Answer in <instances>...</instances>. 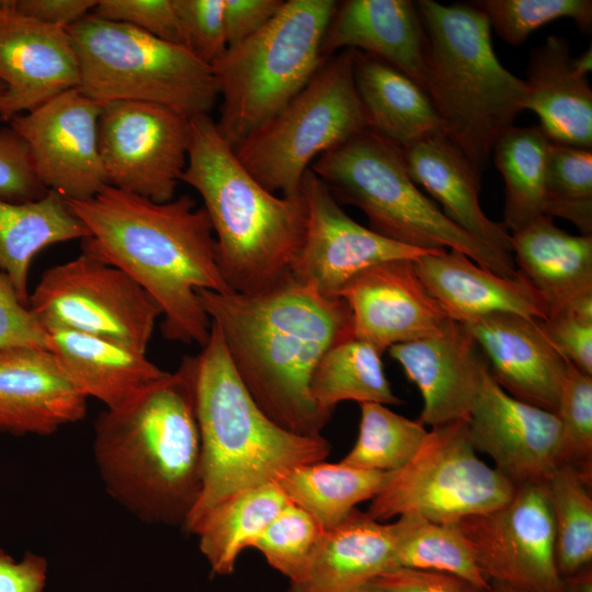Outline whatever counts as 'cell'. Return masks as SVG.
Listing matches in <instances>:
<instances>
[{
	"label": "cell",
	"mask_w": 592,
	"mask_h": 592,
	"mask_svg": "<svg viewBox=\"0 0 592 592\" xmlns=\"http://www.w3.org/2000/svg\"><path fill=\"white\" fill-rule=\"evenodd\" d=\"M231 364L260 409L281 428L321 435L331 415L310 392L321 356L353 335L350 309L292 277L259 294L197 291Z\"/></svg>",
	"instance_id": "6da1fadb"
},
{
	"label": "cell",
	"mask_w": 592,
	"mask_h": 592,
	"mask_svg": "<svg viewBox=\"0 0 592 592\" xmlns=\"http://www.w3.org/2000/svg\"><path fill=\"white\" fill-rule=\"evenodd\" d=\"M65 201L89 230L82 252L122 270L156 301L164 339L203 346L212 322L197 291L232 292L204 207L187 195L157 203L111 185Z\"/></svg>",
	"instance_id": "7a4b0ae2"
},
{
	"label": "cell",
	"mask_w": 592,
	"mask_h": 592,
	"mask_svg": "<svg viewBox=\"0 0 592 592\" xmlns=\"http://www.w3.org/2000/svg\"><path fill=\"white\" fill-rule=\"evenodd\" d=\"M92 452L109 496L140 521L184 527L203 485L194 355L95 420Z\"/></svg>",
	"instance_id": "3957f363"
},
{
	"label": "cell",
	"mask_w": 592,
	"mask_h": 592,
	"mask_svg": "<svg viewBox=\"0 0 592 592\" xmlns=\"http://www.w3.org/2000/svg\"><path fill=\"white\" fill-rule=\"evenodd\" d=\"M181 181L202 197L228 287L259 294L291 277L306 227L303 195L277 196L237 158L209 115L190 118L187 162Z\"/></svg>",
	"instance_id": "277c9868"
},
{
	"label": "cell",
	"mask_w": 592,
	"mask_h": 592,
	"mask_svg": "<svg viewBox=\"0 0 592 592\" xmlns=\"http://www.w3.org/2000/svg\"><path fill=\"white\" fill-rule=\"evenodd\" d=\"M201 348L194 355V379L203 485L183 527L187 533L229 497L275 482L295 466L325 460L331 451L322 435L287 431L260 409L238 377L215 323Z\"/></svg>",
	"instance_id": "5b68a950"
},
{
	"label": "cell",
	"mask_w": 592,
	"mask_h": 592,
	"mask_svg": "<svg viewBox=\"0 0 592 592\" xmlns=\"http://www.w3.org/2000/svg\"><path fill=\"white\" fill-rule=\"evenodd\" d=\"M426 37L424 90L445 135L482 173L524 111L525 81L505 69L486 14L473 2L417 1Z\"/></svg>",
	"instance_id": "8992f818"
},
{
	"label": "cell",
	"mask_w": 592,
	"mask_h": 592,
	"mask_svg": "<svg viewBox=\"0 0 592 592\" xmlns=\"http://www.w3.org/2000/svg\"><path fill=\"white\" fill-rule=\"evenodd\" d=\"M310 169L340 205L360 208L376 234L419 249L459 251L500 276L519 274L511 253L449 220L411 180L401 149L372 130L364 129L322 153Z\"/></svg>",
	"instance_id": "52a82bcc"
},
{
	"label": "cell",
	"mask_w": 592,
	"mask_h": 592,
	"mask_svg": "<svg viewBox=\"0 0 592 592\" xmlns=\"http://www.w3.org/2000/svg\"><path fill=\"white\" fill-rule=\"evenodd\" d=\"M334 0H287L255 34L227 47L210 67L221 100L217 128L234 148L285 106L322 61Z\"/></svg>",
	"instance_id": "ba28073f"
},
{
	"label": "cell",
	"mask_w": 592,
	"mask_h": 592,
	"mask_svg": "<svg viewBox=\"0 0 592 592\" xmlns=\"http://www.w3.org/2000/svg\"><path fill=\"white\" fill-rule=\"evenodd\" d=\"M79 65L78 89L101 105L140 101L192 118L218 100L210 65L185 47L90 13L67 29Z\"/></svg>",
	"instance_id": "9c48e42d"
},
{
	"label": "cell",
	"mask_w": 592,
	"mask_h": 592,
	"mask_svg": "<svg viewBox=\"0 0 592 592\" xmlns=\"http://www.w3.org/2000/svg\"><path fill=\"white\" fill-rule=\"evenodd\" d=\"M354 49L327 57L309 82L234 151L271 193L301 195L314 159L367 129L353 76Z\"/></svg>",
	"instance_id": "30bf717a"
},
{
	"label": "cell",
	"mask_w": 592,
	"mask_h": 592,
	"mask_svg": "<svg viewBox=\"0 0 592 592\" xmlns=\"http://www.w3.org/2000/svg\"><path fill=\"white\" fill-rule=\"evenodd\" d=\"M515 490L476 455L467 420H458L428 431L412 459L392 471L371 500L367 513L379 522L414 514L454 523L503 505Z\"/></svg>",
	"instance_id": "8fae6325"
},
{
	"label": "cell",
	"mask_w": 592,
	"mask_h": 592,
	"mask_svg": "<svg viewBox=\"0 0 592 592\" xmlns=\"http://www.w3.org/2000/svg\"><path fill=\"white\" fill-rule=\"evenodd\" d=\"M45 330L103 337L146 353L161 310L122 270L82 252L47 269L29 297Z\"/></svg>",
	"instance_id": "7c38bea8"
},
{
	"label": "cell",
	"mask_w": 592,
	"mask_h": 592,
	"mask_svg": "<svg viewBox=\"0 0 592 592\" xmlns=\"http://www.w3.org/2000/svg\"><path fill=\"white\" fill-rule=\"evenodd\" d=\"M99 151L109 185L157 203L174 198L187 162L190 118L163 105H102Z\"/></svg>",
	"instance_id": "4fadbf2b"
},
{
	"label": "cell",
	"mask_w": 592,
	"mask_h": 592,
	"mask_svg": "<svg viewBox=\"0 0 592 592\" xmlns=\"http://www.w3.org/2000/svg\"><path fill=\"white\" fill-rule=\"evenodd\" d=\"M454 525L489 582L562 592L555 562V523L545 483L516 487L510 501Z\"/></svg>",
	"instance_id": "5bb4252c"
},
{
	"label": "cell",
	"mask_w": 592,
	"mask_h": 592,
	"mask_svg": "<svg viewBox=\"0 0 592 592\" xmlns=\"http://www.w3.org/2000/svg\"><path fill=\"white\" fill-rule=\"evenodd\" d=\"M101 111L75 88L10 119L42 184L65 200L86 201L109 185L98 141Z\"/></svg>",
	"instance_id": "9a60e30c"
},
{
	"label": "cell",
	"mask_w": 592,
	"mask_h": 592,
	"mask_svg": "<svg viewBox=\"0 0 592 592\" xmlns=\"http://www.w3.org/2000/svg\"><path fill=\"white\" fill-rule=\"evenodd\" d=\"M301 195L306 227L291 277L322 296L340 298L343 287L371 266L435 252L399 243L356 223L311 169L305 174Z\"/></svg>",
	"instance_id": "2e32d148"
},
{
	"label": "cell",
	"mask_w": 592,
	"mask_h": 592,
	"mask_svg": "<svg viewBox=\"0 0 592 592\" xmlns=\"http://www.w3.org/2000/svg\"><path fill=\"white\" fill-rule=\"evenodd\" d=\"M476 452L515 487L546 483L561 465V431L555 412L521 401L488 371L467 419Z\"/></svg>",
	"instance_id": "e0dca14e"
},
{
	"label": "cell",
	"mask_w": 592,
	"mask_h": 592,
	"mask_svg": "<svg viewBox=\"0 0 592 592\" xmlns=\"http://www.w3.org/2000/svg\"><path fill=\"white\" fill-rule=\"evenodd\" d=\"M353 335L382 354L389 348L441 332L451 318L418 276L412 260L371 266L340 292Z\"/></svg>",
	"instance_id": "ac0fdd59"
},
{
	"label": "cell",
	"mask_w": 592,
	"mask_h": 592,
	"mask_svg": "<svg viewBox=\"0 0 592 592\" xmlns=\"http://www.w3.org/2000/svg\"><path fill=\"white\" fill-rule=\"evenodd\" d=\"M0 81L7 87L0 111L5 121L78 88L79 65L68 31L19 12L12 0H0Z\"/></svg>",
	"instance_id": "d6986e66"
},
{
	"label": "cell",
	"mask_w": 592,
	"mask_h": 592,
	"mask_svg": "<svg viewBox=\"0 0 592 592\" xmlns=\"http://www.w3.org/2000/svg\"><path fill=\"white\" fill-rule=\"evenodd\" d=\"M387 351L421 394V424L434 428L468 419L489 368L462 323L451 319L441 332Z\"/></svg>",
	"instance_id": "ffe728a7"
},
{
	"label": "cell",
	"mask_w": 592,
	"mask_h": 592,
	"mask_svg": "<svg viewBox=\"0 0 592 592\" xmlns=\"http://www.w3.org/2000/svg\"><path fill=\"white\" fill-rule=\"evenodd\" d=\"M88 398L46 348L0 350V432L16 436L54 434L82 420Z\"/></svg>",
	"instance_id": "44dd1931"
},
{
	"label": "cell",
	"mask_w": 592,
	"mask_h": 592,
	"mask_svg": "<svg viewBox=\"0 0 592 592\" xmlns=\"http://www.w3.org/2000/svg\"><path fill=\"white\" fill-rule=\"evenodd\" d=\"M462 325L471 334L490 375L502 389L521 401L556 412L567 362L549 343L536 320L499 312Z\"/></svg>",
	"instance_id": "7402d4cb"
},
{
	"label": "cell",
	"mask_w": 592,
	"mask_h": 592,
	"mask_svg": "<svg viewBox=\"0 0 592 592\" xmlns=\"http://www.w3.org/2000/svg\"><path fill=\"white\" fill-rule=\"evenodd\" d=\"M592 52L572 57L568 39L550 35L532 50L524 111L534 112L548 139L592 149Z\"/></svg>",
	"instance_id": "603a6c76"
},
{
	"label": "cell",
	"mask_w": 592,
	"mask_h": 592,
	"mask_svg": "<svg viewBox=\"0 0 592 592\" xmlns=\"http://www.w3.org/2000/svg\"><path fill=\"white\" fill-rule=\"evenodd\" d=\"M354 49L396 67L424 90L426 37L417 2L345 0L338 2L321 45L325 58Z\"/></svg>",
	"instance_id": "cb8c5ba5"
},
{
	"label": "cell",
	"mask_w": 592,
	"mask_h": 592,
	"mask_svg": "<svg viewBox=\"0 0 592 592\" xmlns=\"http://www.w3.org/2000/svg\"><path fill=\"white\" fill-rule=\"evenodd\" d=\"M413 266L447 316L457 322L499 312L534 320L547 317L543 297L520 273L500 276L449 249L423 254L413 260Z\"/></svg>",
	"instance_id": "d4e9b609"
},
{
	"label": "cell",
	"mask_w": 592,
	"mask_h": 592,
	"mask_svg": "<svg viewBox=\"0 0 592 592\" xmlns=\"http://www.w3.org/2000/svg\"><path fill=\"white\" fill-rule=\"evenodd\" d=\"M46 346L77 389L106 409L118 408L169 372L118 341L64 329L46 330Z\"/></svg>",
	"instance_id": "484cf974"
},
{
	"label": "cell",
	"mask_w": 592,
	"mask_h": 592,
	"mask_svg": "<svg viewBox=\"0 0 592 592\" xmlns=\"http://www.w3.org/2000/svg\"><path fill=\"white\" fill-rule=\"evenodd\" d=\"M411 180L442 206L445 216L473 237L511 253V234L479 204L481 172L445 134L401 149Z\"/></svg>",
	"instance_id": "4316f807"
},
{
	"label": "cell",
	"mask_w": 592,
	"mask_h": 592,
	"mask_svg": "<svg viewBox=\"0 0 592 592\" xmlns=\"http://www.w3.org/2000/svg\"><path fill=\"white\" fill-rule=\"evenodd\" d=\"M396 530L354 509L323 530L306 577L286 592H358L375 576L396 568Z\"/></svg>",
	"instance_id": "83f0119b"
},
{
	"label": "cell",
	"mask_w": 592,
	"mask_h": 592,
	"mask_svg": "<svg viewBox=\"0 0 592 592\" xmlns=\"http://www.w3.org/2000/svg\"><path fill=\"white\" fill-rule=\"evenodd\" d=\"M511 252L517 272L543 297L547 316L592 294V235H570L540 215L511 234Z\"/></svg>",
	"instance_id": "f1b7e54d"
},
{
	"label": "cell",
	"mask_w": 592,
	"mask_h": 592,
	"mask_svg": "<svg viewBox=\"0 0 592 592\" xmlns=\"http://www.w3.org/2000/svg\"><path fill=\"white\" fill-rule=\"evenodd\" d=\"M353 76L367 129L400 149L445 134L428 94L396 67L354 50Z\"/></svg>",
	"instance_id": "f546056e"
},
{
	"label": "cell",
	"mask_w": 592,
	"mask_h": 592,
	"mask_svg": "<svg viewBox=\"0 0 592 592\" xmlns=\"http://www.w3.org/2000/svg\"><path fill=\"white\" fill-rule=\"evenodd\" d=\"M89 237L84 224L55 192L38 200H0V270L29 305V273L37 253L52 244Z\"/></svg>",
	"instance_id": "4dcf8cb0"
},
{
	"label": "cell",
	"mask_w": 592,
	"mask_h": 592,
	"mask_svg": "<svg viewBox=\"0 0 592 592\" xmlns=\"http://www.w3.org/2000/svg\"><path fill=\"white\" fill-rule=\"evenodd\" d=\"M288 502L277 483L271 482L238 492L205 514L190 534L197 536L212 572L231 574L242 550L251 548Z\"/></svg>",
	"instance_id": "1f68e13d"
},
{
	"label": "cell",
	"mask_w": 592,
	"mask_h": 592,
	"mask_svg": "<svg viewBox=\"0 0 592 592\" xmlns=\"http://www.w3.org/2000/svg\"><path fill=\"white\" fill-rule=\"evenodd\" d=\"M391 474L321 460L295 466L275 482L289 502L328 530L345 520L358 503L372 500Z\"/></svg>",
	"instance_id": "d6a6232c"
},
{
	"label": "cell",
	"mask_w": 592,
	"mask_h": 592,
	"mask_svg": "<svg viewBox=\"0 0 592 592\" xmlns=\"http://www.w3.org/2000/svg\"><path fill=\"white\" fill-rule=\"evenodd\" d=\"M310 392L316 405L330 414L338 403L349 400L402 403L387 379L382 353L355 337L338 342L321 356L311 374Z\"/></svg>",
	"instance_id": "836d02e7"
},
{
	"label": "cell",
	"mask_w": 592,
	"mask_h": 592,
	"mask_svg": "<svg viewBox=\"0 0 592 592\" xmlns=\"http://www.w3.org/2000/svg\"><path fill=\"white\" fill-rule=\"evenodd\" d=\"M550 144L539 126H512L493 148L505 184L502 225L511 234L544 215Z\"/></svg>",
	"instance_id": "e575fe53"
},
{
	"label": "cell",
	"mask_w": 592,
	"mask_h": 592,
	"mask_svg": "<svg viewBox=\"0 0 592 592\" xmlns=\"http://www.w3.org/2000/svg\"><path fill=\"white\" fill-rule=\"evenodd\" d=\"M546 488L555 523V562L560 577L591 566V479L571 465H559Z\"/></svg>",
	"instance_id": "d590c367"
},
{
	"label": "cell",
	"mask_w": 592,
	"mask_h": 592,
	"mask_svg": "<svg viewBox=\"0 0 592 592\" xmlns=\"http://www.w3.org/2000/svg\"><path fill=\"white\" fill-rule=\"evenodd\" d=\"M395 565L446 572L490 589L454 523H435L419 515L397 517Z\"/></svg>",
	"instance_id": "8d00e7d4"
},
{
	"label": "cell",
	"mask_w": 592,
	"mask_h": 592,
	"mask_svg": "<svg viewBox=\"0 0 592 592\" xmlns=\"http://www.w3.org/2000/svg\"><path fill=\"white\" fill-rule=\"evenodd\" d=\"M356 442L341 463L368 470L397 471L415 455L428 431L418 420L396 413L386 405L360 403Z\"/></svg>",
	"instance_id": "74e56055"
},
{
	"label": "cell",
	"mask_w": 592,
	"mask_h": 592,
	"mask_svg": "<svg viewBox=\"0 0 592 592\" xmlns=\"http://www.w3.org/2000/svg\"><path fill=\"white\" fill-rule=\"evenodd\" d=\"M544 215L592 235V149L550 144Z\"/></svg>",
	"instance_id": "f35d334b"
},
{
	"label": "cell",
	"mask_w": 592,
	"mask_h": 592,
	"mask_svg": "<svg viewBox=\"0 0 592 592\" xmlns=\"http://www.w3.org/2000/svg\"><path fill=\"white\" fill-rule=\"evenodd\" d=\"M323 528L301 508L288 502L257 537L251 548L285 576L301 581L310 567Z\"/></svg>",
	"instance_id": "ab89813d"
},
{
	"label": "cell",
	"mask_w": 592,
	"mask_h": 592,
	"mask_svg": "<svg viewBox=\"0 0 592 592\" xmlns=\"http://www.w3.org/2000/svg\"><path fill=\"white\" fill-rule=\"evenodd\" d=\"M505 43L517 46L538 27L560 18L573 20L585 33L592 29L591 0H479L473 1Z\"/></svg>",
	"instance_id": "60d3db41"
},
{
	"label": "cell",
	"mask_w": 592,
	"mask_h": 592,
	"mask_svg": "<svg viewBox=\"0 0 592 592\" xmlns=\"http://www.w3.org/2000/svg\"><path fill=\"white\" fill-rule=\"evenodd\" d=\"M567 362V361H566ZM556 415L561 431V463L592 476V375L567 362Z\"/></svg>",
	"instance_id": "b9f144b4"
},
{
	"label": "cell",
	"mask_w": 592,
	"mask_h": 592,
	"mask_svg": "<svg viewBox=\"0 0 592 592\" xmlns=\"http://www.w3.org/2000/svg\"><path fill=\"white\" fill-rule=\"evenodd\" d=\"M559 355L592 375V294L584 295L544 320H536Z\"/></svg>",
	"instance_id": "7bdbcfd3"
},
{
	"label": "cell",
	"mask_w": 592,
	"mask_h": 592,
	"mask_svg": "<svg viewBox=\"0 0 592 592\" xmlns=\"http://www.w3.org/2000/svg\"><path fill=\"white\" fill-rule=\"evenodd\" d=\"M182 45L207 65L227 49L224 0H173Z\"/></svg>",
	"instance_id": "ee69618b"
},
{
	"label": "cell",
	"mask_w": 592,
	"mask_h": 592,
	"mask_svg": "<svg viewBox=\"0 0 592 592\" xmlns=\"http://www.w3.org/2000/svg\"><path fill=\"white\" fill-rule=\"evenodd\" d=\"M91 13L183 46L173 0H99Z\"/></svg>",
	"instance_id": "f6af8a7d"
},
{
	"label": "cell",
	"mask_w": 592,
	"mask_h": 592,
	"mask_svg": "<svg viewBox=\"0 0 592 592\" xmlns=\"http://www.w3.org/2000/svg\"><path fill=\"white\" fill-rule=\"evenodd\" d=\"M47 192L24 140L13 128H0V200L22 203L38 200Z\"/></svg>",
	"instance_id": "bcb514c9"
},
{
	"label": "cell",
	"mask_w": 592,
	"mask_h": 592,
	"mask_svg": "<svg viewBox=\"0 0 592 592\" xmlns=\"http://www.w3.org/2000/svg\"><path fill=\"white\" fill-rule=\"evenodd\" d=\"M46 339V330L0 270V350L12 346L47 349Z\"/></svg>",
	"instance_id": "7dc6e473"
},
{
	"label": "cell",
	"mask_w": 592,
	"mask_h": 592,
	"mask_svg": "<svg viewBox=\"0 0 592 592\" xmlns=\"http://www.w3.org/2000/svg\"><path fill=\"white\" fill-rule=\"evenodd\" d=\"M358 592H489L457 576L397 567L368 580Z\"/></svg>",
	"instance_id": "c3c4849f"
},
{
	"label": "cell",
	"mask_w": 592,
	"mask_h": 592,
	"mask_svg": "<svg viewBox=\"0 0 592 592\" xmlns=\"http://www.w3.org/2000/svg\"><path fill=\"white\" fill-rule=\"evenodd\" d=\"M283 0H224L227 45H236L260 31L281 9Z\"/></svg>",
	"instance_id": "681fc988"
},
{
	"label": "cell",
	"mask_w": 592,
	"mask_h": 592,
	"mask_svg": "<svg viewBox=\"0 0 592 592\" xmlns=\"http://www.w3.org/2000/svg\"><path fill=\"white\" fill-rule=\"evenodd\" d=\"M48 579V561L26 551L14 558L0 548V592H44Z\"/></svg>",
	"instance_id": "f907efd6"
},
{
	"label": "cell",
	"mask_w": 592,
	"mask_h": 592,
	"mask_svg": "<svg viewBox=\"0 0 592 592\" xmlns=\"http://www.w3.org/2000/svg\"><path fill=\"white\" fill-rule=\"evenodd\" d=\"M14 8L44 24L68 29L96 5L95 0H12Z\"/></svg>",
	"instance_id": "816d5d0a"
},
{
	"label": "cell",
	"mask_w": 592,
	"mask_h": 592,
	"mask_svg": "<svg viewBox=\"0 0 592 592\" xmlns=\"http://www.w3.org/2000/svg\"><path fill=\"white\" fill-rule=\"evenodd\" d=\"M560 578L562 592H592L591 566Z\"/></svg>",
	"instance_id": "f5cc1de1"
},
{
	"label": "cell",
	"mask_w": 592,
	"mask_h": 592,
	"mask_svg": "<svg viewBox=\"0 0 592 592\" xmlns=\"http://www.w3.org/2000/svg\"><path fill=\"white\" fill-rule=\"evenodd\" d=\"M489 592H538V591L492 581L490 582Z\"/></svg>",
	"instance_id": "db71d44e"
},
{
	"label": "cell",
	"mask_w": 592,
	"mask_h": 592,
	"mask_svg": "<svg viewBox=\"0 0 592 592\" xmlns=\"http://www.w3.org/2000/svg\"><path fill=\"white\" fill-rule=\"evenodd\" d=\"M5 95H7V87L0 81V111L3 106Z\"/></svg>",
	"instance_id": "11a10c76"
}]
</instances>
